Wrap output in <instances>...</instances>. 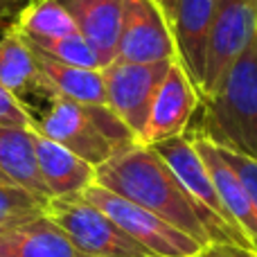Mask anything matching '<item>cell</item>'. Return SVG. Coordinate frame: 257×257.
Segmentation results:
<instances>
[{
	"mask_svg": "<svg viewBox=\"0 0 257 257\" xmlns=\"http://www.w3.org/2000/svg\"><path fill=\"white\" fill-rule=\"evenodd\" d=\"M95 183L158 214L199 244H210L203 214L154 147L133 142L126 149H120L97 167Z\"/></svg>",
	"mask_w": 257,
	"mask_h": 257,
	"instance_id": "obj_1",
	"label": "cell"
},
{
	"mask_svg": "<svg viewBox=\"0 0 257 257\" xmlns=\"http://www.w3.org/2000/svg\"><path fill=\"white\" fill-rule=\"evenodd\" d=\"M201 122L194 131L219 147L257 158V36L230 66L212 95L199 102Z\"/></svg>",
	"mask_w": 257,
	"mask_h": 257,
	"instance_id": "obj_2",
	"label": "cell"
},
{
	"mask_svg": "<svg viewBox=\"0 0 257 257\" xmlns=\"http://www.w3.org/2000/svg\"><path fill=\"white\" fill-rule=\"evenodd\" d=\"M149 147H154L156 154L167 163V167L172 169L174 176L183 185L185 194L199 208V212L203 214L205 228H208V235H210V244H237V246L255 250L250 246V241L246 239V235L230 219V214L226 212L217 190H214L212 178L208 174V167H205L203 158L199 156L194 142L190 140L187 133L167 138V140H160Z\"/></svg>",
	"mask_w": 257,
	"mask_h": 257,
	"instance_id": "obj_3",
	"label": "cell"
},
{
	"mask_svg": "<svg viewBox=\"0 0 257 257\" xmlns=\"http://www.w3.org/2000/svg\"><path fill=\"white\" fill-rule=\"evenodd\" d=\"M45 214L88 257H154L81 194L52 196Z\"/></svg>",
	"mask_w": 257,
	"mask_h": 257,
	"instance_id": "obj_4",
	"label": "cell"
},
{
	"mask_svg": "<svg viewBox=\"0 0 257 257\" xmlns=\"http://www.w3.org/2000/svg\"><path fill=\"white\" fill-rule=\"evenodd\" d=\"M81 196L102 210L111 221H115L126 235H131L154 257H196L203 248V244L174 228L158 214L106 190L99 183L88 185L81 192Z\"/></svg>",
	"mask_w": 257,
	"mask_h": 257,
	"instance_id": "obj_5",
	"label": "cell"
},
{
	"mask_svg": "<svg viewBox=\"0 0 257 257\" xmlns=\"http://www.w3.org/2000/svg\"><path fill=\"white\" fill-rule=\"evenodd\" d=\"M257 36V0H217L205 48L199 97L212 95L230 66Z\"/></svg>",
	"mask_w": 257,
	"mask_h": 257,
	"instance_id": "obj_6",
	"label": "cell"
},
{
	"mask_svg": "<svg viewBox=\"0 0 257 257\" xmlns=\"http://www.w3.org/2000/svg\"><path fill=\"white\" fill-rule=\"evenodd\" d=\"M174 61L131 63L115 59L106 68H102L108 106L136 133L138 142H140V136L147 126V120H149L156 93H158L160 84L167 77L169 66Z\"/></svg>",
	"mask_w": 257,
	"mask_h": 257,
	"instance_id": "obj_7",
	"label": "cell"
},
{
	"mask_svg": "<svg viewBox=\"0 0 257 257\" xmlns=\"http://www.w3.org/2000/svg\"><path fill=\"white\" fill-rule=\"evenodd\" d=\"M176 59L172 27L156 0H124L117 61L160 63Z\"/></svg>",
	"mask_w": 257,
	"mask_h": 257,
	"instance_id": "obj_8",
	"label": "cell"
},
{
	"mask_svg": "<svg viewBox=\"0 0 257 257\" xmlns=\"http://www.w3.org/2000/svg\"><path fill=\"white\" fill-rule=\"evenodd\" d=\"M48 97L52 99V104L48 113L36 120L34 131L70 149L72 154L90 163L93 167H99L113 154H117L113 142L95 126L86 106L72 99L59 97V95H48Z\"/></svg>",
	"mask_w": 257,
	"mask_h": 257,
	"instance_id": "obj_9",
	"label": "cell"
},
{
	"mask_svg": "<svg viewBox=\"0 0 257 257\" xmlns=\"http://www.w3.org/2000/svg\"><path fill=\"white\" fill-rule=\"evenodd\" d=\"M199 90L176 59L169 66L167 77L163 79L158 93H156L154 106H151L140 142L142 145H156L160 140L185 133L194 120L196 111H199Z\"/></svg>",
	"mask_w": 257,
	"mask_h": 257,
	"instance_id": "obj_10",
	"label": "cell"
},
{
	"mask_svg": "<svg viewBox=\"0 0 257 257\" xmlns=\"http://www.w3.org/2000/svg\"><path fill=\"white\" fill-rule=\"evenodd\" d=\"M217 0H176L169 14V27L176 43V59L199 90L203 77L205 48L212 27Z\"/></svg>",
	"mask_w": 257,
	"mask_h": 257,
	"instance_id": "obj_11",
	"label": "cell"
},
{
	"mask_svg": "<svg viewBox=\"0 0 257 257\" xmlns=\"http://www.w3.org/2000/svg\"><path fill=\"white\" fill-rule=\"evenodd\" d=\"M185 133L190 136V140L194 142L199 156L203 158L210 178L214 183V190H217L226 212L230 214V219L237 223V228L244 232L246 239L250 241V246L257 250V210H255L253 201L248 199V192L241 185L239 176L223 160V156L219 154L217 145L212 140H208L203 133L194 131V128H187Z\"/></svg>",
	"mask_w": 257,
	"mask_h": 257,
	"instance_id": "obj_12",
	"label": "cell"
},
{
	"mask_svg": "<svg viewBox=\"0 0 257 257\" xmlns=\"http://www.w3.org/2000/svg\"><path fill=\"white\" fill-rule=\"evenodd\" d=\"M32 54L39 72V86L45 95H59L81 106H108L102 70L59 63L39 50H32Z\"/></svg>",
	"mask_w": 257,
	"mask_h": 257,
	"instance_id": "obj_13",
	"label": "cell"
},
{
	"mask_svg": "<svg viewBox=\"0 0 257 257\" xmlns=\"http://www.w3.org/2000/svg\"><path fill=\"white\" fill-rule=\"evenodd\" d=\"M72 16L79 34L95 48L102 68L117 59L124 0H57Z\"/></svg>",
	"mask_w": 257,
	"mask_h": 257,
	"instance_id": "obj_14",
	"label": "cell"
},
{
	"mask_svg": "<svg viewBox=\"0 0 257 257\" xmlns=\"http://www.w3.org/2000/svg\"><path fill=\"white\" fill-rule=\"evenodd\" d=\"M34 154L39 172L52 196L81 194L97 178V167L81 160L59 142L41 136L39 131H34Z\"/></svg>",
	"mask_w": 257,
	"mask_h": 257,
	"instance_id": "obj_15",
	"label": "cell"
},
{
	"mask_svg": "<svg viewBox=\"0 0 257 257\" xmlns=\"http://www.w3.org/2000/svg\"><path fill=\"white\" fill-rule=\"evenodd\" d=\"M0 257H88L48 217L18 223L0 235Z\"/></svg>",
	"mask_w": 257,
	"mask_h": 257,
	"instance_id": "obj_16",
	"label": "cell"
},
{
	"mask_svg": "<svg viewBox=\"0 0 257 257\" xmlns=\"http://www.w3.org/2000/svg\"><path fill=\"white\" fill-rule=\"evenodd\" d=\"M0 169L18 185L27 187L41 196L43 201H50L48 185L39 172L34 154V131L21 126H0Z\"/></svg>",
	"mask_w": 257,
	"mask_h": 257,
	"instance_id": "obj_17",
	"label": "cell"
},
{
	"mask_svg": "<svg viewBox=\"0 0 257 257\" xmlns=\"http://www.w3.org/2000/svg\"><path fill=\"white\" fill-rule=\"evenodd\" d=\"M0 86L18 99L32 90H41L34 54L14 25L0 36Z\"/></svg>",
	"mask_w": 257,
	"mask_h": 257,
	"instance_id": "obj_18",
	"label": "cell"
},
{
	"mask_svg": "<svg viewBox=\"0 0 257 257\" xmlns=\"http://www.w3.org/2000/svg\"><path fill=\"white\" fill-rule=\"evenodd\" d=\"M18 32L41 39H59V36L79 34L72 16L57 0H36L32 3L14 23Z\"/></svg>",
	"mask_w": 257,
	"mask_h": 257,
	"instance_id": "obj_19",
	"label": "cell"
},
{
	"mask_svg": "<svg viewBox=\"0 0 257 257\" xmlns=\"http://www.w3.org/2000/svg\"><path fill=\"white\" fill-rule=\"evenodd\" d=\"M32 50H39L45 57L54 59L59 63H68V66H79V68H95L102 70V59L95 52V48L84 39L81 34L72 36H59V39H41V36H27L18 32Z\"/></svg>",
	"mask_w": 257,
	"mask_h": 257,
	"instance_id": "obj_20",
	"label": "cell"
},
{
	"mask_svg": "<svg viewBox=\"0 0 257 257\" xmlns=\"http://www.w3.org/2000/svg\"><path fill=\"white\" fill-rule=\"evenodd\" d=\"M45 205L48 201L36 196L27 187L18 185L0 169V223L3 226H18L32 221L45 214Z\"/></svg>",
	"mask_w": 257,
	"mask_h": 257,
	"instance_id": "obj_21",
	"label": "cell"
},
{
	"mask_svg": "<svg viewBox=\"0 0 257 257\" xmlns=\"http://www.w3.org/2000/svg\"><path fill=\"white\" fill-rule=\"evenodd\" d=\"M217 149H219V154L223 156V160L230 165L232 172L239 176L241 185L248 192V199L253 201V205L257 210V158H250V156L239 154V151H232V149H228V147L217 145Z\"/></svg>",
	"mask_w": 257,
	"mask_h": 257,
	"instance_id": "obj_22",
	"label": "cell"
},
{
	"mask_svg": "<svg viewBox=\"0 0 257 257\" xmlns=\"http://www.w3.org/2000/svg\"><path fill=\"white\" fill-rule=\"evenodd\" d=\"M0 126H21L34 128L36 120L30 115V108L9 90L0 86Z\"/></svg>",
	"mask_w": 257,
	"mask_h": 257,
	"instance_id": "obj_23",
	"label": "cell"
},
{
	"mask_svg": "<svg viewBox=\"0 0 257 257\" xmlns=\"http://www.w3.org/2000/svg\"><path fill=\"white\" fill-rule=\"evenodd\" d=\"M196 257H257V250L244 248L237 244H208Z\"/></svg>",
	"mask_w": 257,
	"mask_h": 257,
	"instance_id": "obj_24",
	"label": "cell"
},
{
	"mask_svg": "<svg viewBox=\"0 0 257 257\" xmlns=\"http://www.w3.org/2000/svg\"><path fill=\"white\" fill-rule=\"evenodd\" d=\"M34 0H0V23L7 21L9 25L16 23V18L25 12Z\"/></svg>",
	"mask_w": 257,
	"mask_h": 257,
	"instance_id": "obj_25",
	"label": "cell"
},
{
	"mask_svg": "<svg viewBox=\"0 0 257 257\" xmlns=\"http://www.w3.org/2000/svg\"><path fill=\"white\" fill-rule=\"evenodd\" d=\"M156 3L160 5V9L165 12V16H167V21H169V14H172V9H174V5H176V0H156Z\"/></svg>",
	"mask_w": 257,
	"mask_h": 257,
	"instance_id": "obj_26",
	"label": "cell"
},
{
	"mask_svg": "<svg viewBox=\"0 0 257 257\" xmlns=\"http://www.w3.org/2000/svg\"><path fill=\"white\" fill-rule=\"evenodd\" d=\"M9 228H14V226H3V223H0V235H3V232H7Z\"/></svg>",
	"mask_w": 257,
	"mask_h": 257,
	"instance_id": "obj_27",
	"label": "cell"
},
{
	"mask_svg": "<svg viewBox=\"0 0 257 257\" xmlns=\"http://www.w3.org/2000/svg\"><path fill=\"white\" fill-rule=\"evenodd\" d=\"M34 3H36V0H34Z\"/></svg>",
	"mask_w": 257,
	"mask_h": 257,
	"instance_id": "obj_28",
	"label": "cell"
}]
</instances>
